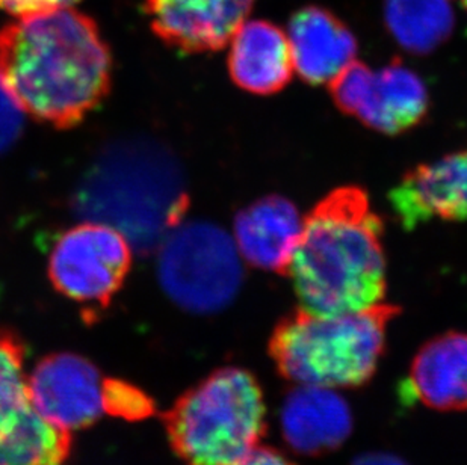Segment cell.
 <instances>
[{
  "instance_id": "cell-4",
  "label": "cell",
  "mask_w": 467,
  "mask_h": 465,
  "mask_svg": "<svg viewBox=\"0 0 467 465\" xmlns=\"http://www.w3.org/2000/svg\"><path fill=\"white\" fill-rule=\"evenodd\" d=\"M398 313L400 308L386 303L344 315L298 308L274 328L269 356L287 381L358 388L374 377L384 354L388 326Z\"/></svg>"
},
{
  "instance_id": "cell-13",
  "label": "cell",
  "mask_w": 467,
  "mask_h": 465,
  "mask_svg": "<svg viewBox=\"0 0 467 465\" xmlns=\"http://www.w3.org/2000/svg\"><path fill=\"white\" fill-rule=\"evenodd\" d=\"M280 421L287 446L306 457L335 452L353 430L347 400L327 387L298 384L283 402Z\"/></svg>"
},
{
  "instance_id": "cell-7",
  "label": "cell",
  "mask_w": 467,
  "mask_h": 465,
  "mask_svg": "<svg viewBox=\"0 0 467 465\" xmlns=\"http://www.w3.org/2000/svg\"><path fill=\"white\" fill-rule=\"evenodd\" d=\"M132 266V245L100 221H85L57 237L49 257L50 283L91 321L109 307Z\"/></svg>"
},
{
  "instance_id": "cell-1",
  "label": "cell",
  "mask_w": 467,
  "mask_h": 465,
  "mask_svg": "<svg viewBox=\"0 0 467 465\" xmlns=\"http://www.w3.org/2000/svg\"><path fill=\"white\" fill-rule=\"evenodd\" d=\"M0 80L25 114L70 129L109 93L112 57L91 18L57 9L0 29Z\"/></svg>"
},
{
  "instance_id": "cell-19",
  "label": "cell",
  "mask_w": 467,
  "mask_h": 465,
  "mask_svg": "<svg viewBox=\"0 0 467 465\" xmlns=\"http://www.w3.org/2000/svg\"><path fill=\"white\" fill-rule=\"evenodd\" d=\"M103 413L126 421H142L156 414V402L132 382L103 377Z\"/></svg>"
},
{
  "instance_id": "cell-22",
  "label": "cell",
  "mask_w": 467,
  "mask_h": 465,
  "mask_svg": "<svg viewBox=\"0 0 467 465\" xmlns=\"http://www.w3.org/2000/svg\"><path fill=\"white\" fill-rule=\"evenodd\" d=\"M234 465H296L275 449L259 444L243 461Z\"/></svg>"
},
{
  "instance_id": "cell-17",
  "label": "cell",
  "mask_w": 467,
  "mask_h": 465,
  "mask_svg": "<svg viewBox=\"0 0 467 465\" xmlns=\"http://www.w3.org/2000/svg\"><path fill=\"white\" fill-rule=\"evenodd\" d=\"M407 395L428 408L467 409V334H441L425 343L411 363Z\"/></svg>"
},
{
  "instance_id": "cell-6",
  "label": "cell",
  "mask_w": 467,
  "mask_h": 465,
  "mask_svg": "<svg viewBox=\"0 0 467 465\" xmlns=\"http://www.w3.org/2000/svg\"><path fill=\"white\" fill-rule=\"evenodd\" d=\"M234 236L203 221L179 224L159 245L158 277L172 303L211 315L227 307L243 283Z\"/></svg>"
},
{
  "instance_id": "cell-23",
  "label": "cell",
  "mask_w": 467,
  "mask_h": 465,
  "mask_svg": "<svg viewBox=\"0 0 467 465\" xmlns=\"http://www.w3.org/2000/svg\"><path fill=\"white\" fill-rule=\"evenodd\" d=\"M353 465H407L406 462L400 460V458L395 457V455H390V453H381V452H374V453H366V455H362V457H358L356 461L353 462Z\"/></svg>"
},
{
  "instance_id": "cell-12",
  "label": "cell",
  "mask_w": 467,
  "mask_h": 465,
  "mask_svg": "<svg viewBox=\"0 0 467 465\" xmlns=\"http://www.w3.org/2000/svg\"><path fill=\"white\" fill-rule=\"evenodd\" d=\"M390 204L406 230L432 220H467V150L407 172Z\"/></svg>"
},
{
  "instance_id": "cell-15",
  "label": "cell",
  "mask_w": 467,
  "mask_h": 465,
  "mask_svg": "<svg viewBox=\"0 0 467 465\" xmlns=\"http://www.w3.org/2000/svg\"><path fill=\"white\" fill-rule=\"evenodd\" d=\"M294 71L312 85H330L356 61L358 41L344 23L317 6L301 9L286 32Z\"/></svg>"
},
{
  "instance_id": "cell-24",
  "label": "cell",
  "mask_w": 467,
  "mask_h": 465,
  "mask_svg": "<svg viewBox=\"0 0 467 465\" xmlns=\"http://www.w3.org/2000/svg\"><path fill=\"white\" fill-rule=\"evenodd\" d=\"M466 5H467V0H466Z\"/></svg>"
},
{
  "instance_id": "cell-3",
  "label": "cell",
  "mask_w": 467,
  "mask_h": 465,
  "mask_svg": "<svg viewBox=\"0 0 467 465\" xmlns=\"http://www.w3.org/2000/svg\"><path fill=\"white\" fill-rule=\"evenodd\" d=\"M188 206L176 160L144 140L105 151L76 193L80 215L119 230L140 253L159 248L182 224Z\"/></svg>"
},
{
  "instance_id": "cell-5",
  "label": "cell",
  "mask_w": 467,
  "mask_h": 465,
  "mask_svg": "<svg viewBox=\"0 0 467 465\" xmlns=\"http://www.w3.org/2000/svg\"><path fill=\"white\" fill-rule=\"evenodd\" d=\"M168 441L183 465H234L266 434L264 391L252 372L221 367L163 414Z\"/></svg>"
},
{
  "instance_id": "cell-18",
  "label": "cell",
  "mask_w": 467,
  "mask_h": 465,
  "mask_svg": "<svg viewBox=\"0 0 467 465\" xmlns=\"http://www.w3.org/2000/svg\"><path fill=\"white\" fill-rule=\"evenodd\" d=\"M384 20L398 45L428 53L450 38L455 14L451 0H386Z\"/></svg>"
},
{
  "instance_id": "cell-16",
  "label": "cell",
  "mask_w": 467,
  "mask_h": 465,
  "mask_svg": "<svg viewBox=\"0 0 467 465\" xmlns=\"http://www.w3.org/2000/svg\"><path fill=\"white\" fill-rule=\"evenodd\" d=\"M229 71L239 88L269 96L285 88L292 75L285 32L266 20H245L229 43Z\"/></svg>"
},
{
  "instance_id": "cell-9",
  "label": "cell",
  "mask_w": 467,
  "mask_h": 465,
  "mask_svg": "<svg viewBox=\"0 0 467 465\" xmlns=\"http://www.w3.org/2000/svg\"><path fill=\"white\" fill-rule=\"evenodd\" d=\"M330 89L345 114L386 135L406 132L420 123L428 110L425 84L400 62L369 68L354 61L331 82Z\"/></svg>"
},
{
  "instance_id": "cell-10",
  "label": "cell",
  "mask_w": 467,
  "mask_h": 465,
  "mask_svg": "<svg viewBox=\"0 0 467 465\" xmlns=\"http://www.w3.org/2000/svg\"><path fill=\"white\" fill-rule=\"evenodd\" d=\"M36 411L66 432L87 429L103 414V377L96 365L73 352H57L38 361L27 377Z\"/></svg>"
},
{
  "instance_id": "cell-14",
  "label": "cell",
  "mask_w": 467,
  "mask_h": 465,
  "mask_svg": "<svg viewBox=\"0 0 467 465\" xmlns=\"http://www.w3.org/2000/svg\"><path fill=\"white\" fill-rule=\"evenodd\" d=\"M305 227V218L286 198H260L239 212L234 241L239 254L253 268L269 273H289Z\"/></svg>"
},
{
  "instance_id": "cell-20",
  "label": "cell",
  "mask_w": 467,
  "mask_h": 465,
  "mask_svg": "<svg viewBox=\"0 0 467 465\" xmlns=\"http://www.w3.org/2000/svg\"><path fill=\"white\" fill-rule=\"evenodd\" d=\"M25 112L0 80V154L5 153L22 133Z\"/></svg>"
},
{
  "instance_id": "cell-21",
  "label": "cell",
  "mask_w": 467,
  "mask_h": 465,
  "mask_svg": "<svg viewBox=\"0 0 467 465\" xmlns=\"http://www.w3.org/2000/svg\"><path fill=\"white\" fill-rule=\"evenodd\" d=\"M78 2L79 0H0V11L22 18L57 9L73 8Z\"/></svg>"
},
{
  "instance_id": "cell-11",
  "label": "cell",
  "mask_w": 467,
  "mask_h": 465,
  "mask_svg": "<svg viewBox=\"0 0 467 465\" xmlns=\"http://www.w3.org/2000/svg\"><path fill=\"white\" fill-rule=\"evenodd\" d=\"M254 0H147L151 29L186 53L215 52L248 20Z\"/></svg>"
},
{
  "instance_id": "cell-8",
  "label": "cell",
  "mask_w": 467,
  "mask_h": 465,
  "mask_svg": "<svg viewBox=\"0 0 467 465\" xmlns=\"http://www.w3.org/2000/svg\"><path fill=\"white\" fill-rule=\"evenodd\" d=\"M25 358L20 336L0 328V465H66L73 439L32 404Z\"/></svg>"
},
{
  "instance_id": "cell-2",
  "label": "cell",
  "mask_w": 467,
  "mask_h": 465,
  "mask_svg": "<svg viewBox=\"0 0 467 465\" xmlns=\"http://www.w3.org/2000/svg\"><path fill=\"white\" fill-rule=\"evenodd\" d=\"M383 232L363 189L344 186L322 198L305 218L287 273L301 308L344 315L383 303Z\"/></svg>"
}]
</instances>
